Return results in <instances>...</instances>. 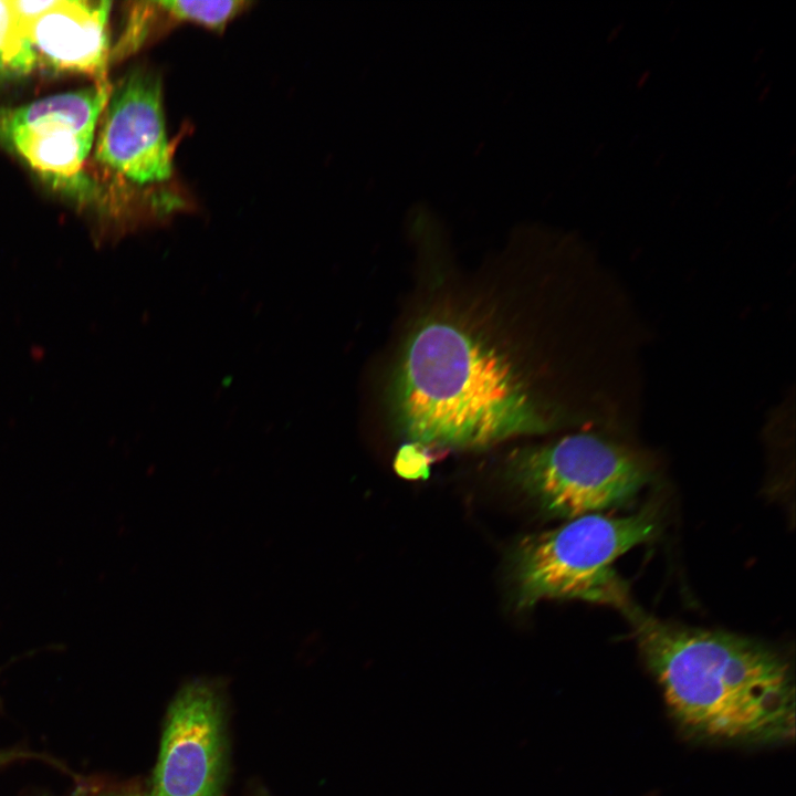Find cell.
I'll return each mask as SVG.
<instances>
[{
	"mask_svg": "<svg viewBox=\"0 0 796 796\" xmlns=\"http://www.w3.org/2000/svg\"><path fill=\"white\" fill-rule=\"evenodd\" d=\"M69 796H144L135 790H88L78 789Z\"/></svg>",
	"mask_w": 796,
	"mask_h": 796,
	"instance_id": "12",
	"label": "cell"
},
{
	"mask_svg": "<svg viewBox=\"0 0 796 796\" xmlns=\"http://www.w3.org/2000/svg\"><path fill=\"white\" fill-rule=\"evenodd\" d=\"M507 470L543 513L565 520L621 506L651 479L638 453L594 433L522 449L509 459Z\"/></svg>",
	"mask_w": 796,
	"mask_h": 796,
	"instance_id": "4",
	"label": "cell"
},
{
	"mask_svg": "<svg viewBox=\"0 0 796 796\" xmlns=\"http://www.w3.org/2000/svg\"><path fill=\"white\" fill-rule=\"evenodd\" d=\"M111 6L108 1L56 0L27 30L36 62L107 81Z\"/></svg>",
	"mask_w": 796,
	"mask_h": 796,
	"instance_id": "8",
	"label": "cell"
},
{
	"mask_svg": "<svg viewBox=\"0 0 796 796\" xmlns=\"http://www.w3.org/2000/svg\"><path fill=\"white\" fill-rule=\"evenodd\" d=\"M56 0H43V1H22L11 0L13 10L19 18L22 25L28 30V27L38 19L41 14L48 11ZM28 32V31H27Z\"/></svg>",
	"mask_w": 796,
	"mask_h": 796,
	"instance_id": "11",
	"label": "cell"
},
{
	"mask_svg": "<svg viewBox=\"0 0 796 796\" xmlns=\"http://www.w3.org/2000/svg\"><path fill=\"white\" fill-rule=\"evenodd\" d=\"M8 758H9V756H8L7 754L0 753V763H1L2 761H8Z\"/></svg>",
	"mask_w": 796,
	"mask_h": 796,
	"instance_id": "13",
	"label": "cell"
},
{
	"mask_svg": "<svg viewBox=\"0 0 796 796\" xmlns=\"http://www.w3.org/2000/svg\"><path fill=\"white\" fill-rule=\"evenodd\" d=\"M111 91L108 81L95 82L20 107H0V139L43 176L75 179L93 147Z\"/></svg>",
	"mask_w": 796,
	"mask_h": 796,
	"instance_id": "7",
	"label": "cell"
},
{
	"mask_svg": "<svg viewBox=\"0 0 796 796\" xmlns=\"http://www.w3.org/2000/svg\"><path fill=\"white\" fill-rule=\"evenodd\" d=\"M251 2L237 0H167L133 4L116 54L124 57L138 50L151 36L182 23H191L221 33Z\"/></svg>",
	"mask_w": 796,
	"mask_h": 796,
	"instance_id": "9",
	"label": "cell"
},
{
	"mask_svg": "<svg viewBox=\"0 0 796 796\" xmlns=\"http://www.w3.org/2000/svg\"><path fill=\"white\" fill-rule=\"evenodd\" d=\"M212 683H187L169 706L158 761L144 796H222L227 735Z\"/></svg>",
	"mask_w": 796,
	"mask_h": 796,
	"instance_id": "6",
	"label": "cell"
},
{
	"mask_svg": "<svg viewBox=\"0 0 796 796\" xmlns=\"http://www.w3.org/2000/svg\"><path fill=\"white\" fill-rule=\"evenodd\" d=\"M35 63L27 29L17 17L11 0H0V78L27 74Z\"/></svg>",
	"mask_w": 796,
	"mask_h": 796,
	"instance_id": "10",
	"label": "cell"
},
{
	"mask_svg": "<svg viewBox=\"0 0 796 796\" xmlns=\"http://www.w3.org/2000/svg\"><path fill=\"white\" fill-rule=\"evenodd\" d=\"M660 516L650 504L624 516L582 515L526 536L513 557L517 608L526 609L544 599H580L621 610L631 598L614 563L651 540L659 531Z\"/></svg>",
	"mask_w": 796,
	"mask_h": 796,
	"instance_id": "3",
	"label": "cell"
},
{
	"mask_svg": "<svg viewBox=\"0 0 796 796\" xmlns=\"http://www.w3.org/2000/svg\"><path fill=\"white\" fill-rule=\"evenodd\" d=\"M256 796H269L265 792H260Z\"/></svg>",
	"mask_w": 796,
	"mask_h": 796,
	"instance_id": "14",
	"label": "cell"
},
{
	"mask_svg": "<svg viewBox=\"0 0 796 796\" xmlns=\"http://www.w3.org/2000/svg\"><path fill=\"white\" fill-rule=\"evenodd\" d=\"M394 408L417 443L479 448L549 428L507 353L449 320L426 322L410 337Z\"/></svg>",
	"mask_w": 796,
	"mask_h": 796,
	"instance_id": "2",
	"label": "cell"
},
{
	"mask_svg": "<svg viewBox=\"0 0 796 796\" xmlns=\"http://www.w3.org/2000/svg\"><path fill=\"white\" fill-rule=\"evenodd\" d=\"M620 611L685 732L743 745L794 741L795 682L785 654L733 632L661 620L632 600Z\"/></svg>",
	"mask_w": 796,
	"mask_h": 796,
	"instance_id": "1",
	"label": "cell"
},
{
	"mask_svg": "<svg viewBox=\"0 0 796 796\" xmlns=\"http://www.w3.org/2000/svg\"><path fill=\"white\" fill-rule=\"evenodd\" d=\"M174 151L166 130L160 75L136 66L112 86L95 158L145 193L157 221H167L188 207L177 181Z\"/></svg>",
	"mask_w": 796,
	"mask_h": 796,
	"instance_id": "5",
	"label": "cell"
}]
</instances>
